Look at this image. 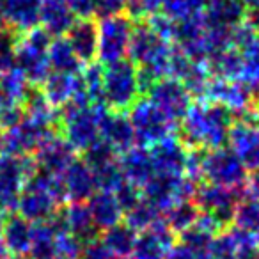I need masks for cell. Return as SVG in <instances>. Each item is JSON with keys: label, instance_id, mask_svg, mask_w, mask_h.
<instances>
[{"label": "cell", "instance_id": "cell-42", "mask_svg": "<svg viewBox=\"0 0 259 259\" xmlns=\"http://www.w3.org/2000/svg\"><path fill=\"white\" fill-rule=\"evenodd\" d=\"M11 259H34V257H32V255H25V254H23V255H13Z\"/></svg>", "mask_w": 259, "mask_h": 259}, {"label": "cell", "instance_id": "cell-20", "mask_svg": "<svg viewBox=\"0 0 259 259\" xmlns=\"http://www.w3.org/2000/svg\"><path fill=\"white\" fill-rule=\"evenodd\" d=\"M0 236L6 250L13 255H23L30 250L32 240V222L23 219L20 213H11L0 226Z\"/></svg>", "mask_w": 259, "mask_h": 259}, {"label": "cell", "instance_id": "cell-18", "mask_svg": "<svg viewBox=\"0 0 259 259\" xmlns=\"http://www.w3.org/2000/svg\"><path fill=\"white\" fill-rule=\"evenodd\" d=\"M41 2L43 0H4L2 2V22L8 23L16 34L29 32L39 25Z\"/></svg>", "mask_w": 259, "mask_h": 259}, {"label": "cell", "instance_id": "cell-1", "mask_svg": "<svg viewBox=\"0 0 259 259\" xmlns=\"http://www.w3.org/2000/svg\"><path fill=\"white\" fill-rule=\"evenodd\" d=\"M233 110L224 103L197 100L176 126L178 141L187 151H206L227 146L233 126Z\"/></svg>", "mask_w": 259, "mask_h": 259}, {"label": "cell", "instance_id": "cell-29", "mask_svg": "<svg viewBox=\"0 0 259 259\" xmlns=\"http://www.w3.org/2000/svg\"><path fill=\"white\" fill-rule=\"evenodd\" d=\"M199 213L201 211L197 209V206L194 204L192 199H183V201L174 202V204L163 213V220H165V224L178 236L180 233H183L188 227L194 226Z\"/></svg>", "mask_w": 259, "mask_h": 259}, {"label": "cell", "instance_id": "cell-7", "mask_svg": "<svg viewBox=\"0 0 259 259\" xmlns=\"http://www.w3.org/2000/svg\"><path fill=\"white\" fill-rule=\"evenodd\" d=\"M98 62L110 64L128 54L130 37L135 22L128 15L107 16L98 18Z\"/></svg>", "mask_w": 259, "mask_h": 259}, {"label": "cell", "instance_id": "cell-44", "mask_svg": "<svg viewBox=\"0 0 259 259\" xmlns=\"http://www.w3.org/2000/svg\"><path fill=\"white\" fill-rule=\"evenodd\" d=\"M117 259H128V257H117Z\"/></svg>", "mask_w": 259, "mask_h": 259}, {"label": "cell", "instance_id": "cell-10", "mask_svg": "<svg viewBox=\"0 0 259 259\" xmlns=\"http://www.w3.org/2000/svg\"><path fill=\"white\" fill-rule=\"evenodd\" d=\"M178 236L172 233L162 217L155 220L148 229L137 234V241L132 250V259H163L176 245Z\"/></svg>", "mask_w": 259, "mask_h": 259}, {"label": "cell", "instance_id": "cell-43", "mask_svg": "<svg viewBox=\"0 0 259 259\" xmlns=\"http://www.w3.org/2000/svg\"><path fill=\"white\" fill-rule=\"evenodd\" d=\"M50 259H62V257H59V255H54V257H50Z\"/></svg>", "mask_w": 259, "mask_h": 259}, {"label": "cell", "instance_id": "cell-5", "mask_svg": "<svg viewBox=\"0 0 259 259\" xmlns=\"http://www.w3.org/2000/svg\"><path fill=\"white\" fill-rule=\"evenodd\" d=\"M245 194H247L245 185L238 188H231L202 181L195 187L192 201L197 206L199 211L213 217L220 229L226 231L233 226L236 206L245 197Z\"/></svg>", "mask_w": 259, "mask_h": 259}, {"label": "cell", "instance_id": "cell-17", "mask_svg": "<svg viewBox=\"0 0 259 259\" xmlns=\"http://www.w3.org/2000/svg\"><path fill=\"white\" fill-rule=\"evenodd\" d=\"M76 158V151L62 135H54L36 151V165L54 176H61Z\"/></svg>", "mask_w": 259, "mask_h": 259}, {"label": "cell", "instance_id": "cell-2", "mask_svg": "<svg viewBox=\"0 0 259 259\" xmlns=\"http://www.w3.org/2000/svg\"><path fill=\"white\" fill-rule=\"evenodd\" d=\"M101 64V62H100ZM101 89L105 108L110 112L128 114L142 96L137 66L130 59H119L110 64H101Z\"/></svg>", "mask_w": 259, "mask_h": 259}, {"label": "cell", "instance_id": "cell-8", "mask_svg": "<svg viewBox=\"0 0 259 259\" xmlns=\"http://www.w3.org/2000/svg\"><path fill=\"white\" fill-rule=\"evenodd\" d=\"M144 98H148L156 108L163 114V117L176 128L180 121L185 117L188 112L190 105L194 103V98L187 91V87L176 78L170 76H163V78L156 80L148 91H146Z\"/></svg>", "mask_w": 259, "mask_h": 259}, {"label": "cell", "instance_id": "cell-31", "mask_svg": "<svg viewBox=\"0 0 259 259\" xmlns=\"http://www.w3.org/2000/svg\"><path fill=\"white\" fill-rule=\"evenodd\" d=\"M243 59V73L241 80L250 87H259V36L240 50Z\"/></svg>", "mask_w": 259, "mask_h": 259}, {"label": "cell", "instance_id": "cell-9", "mask_svg": "<svg viewBox=\"0 0 259 259\" xmlns=\"http://www.w3.org/2000/svg\"><path fill=\"white\" fill-rule=\"evenodd\" d=\"M128 119L135 134V144L141 148H151L156 142L169 137L172 124L163 117V114L148 100L141 98L128 110Z\"/></svg>", "mask_w": 259, "mask_h": 259}, {"label": "cell", "instance_id": "cell-13", "mask_svg": "<svg viewBox=\"0 0 259 259\" xmlns=\"http://www.w3.org/2000/svg\"><path fill=\"white\" fill-rule=\"evenodd\" d=\"M227 146L236 153L248 174L259 172V126L234 122Z\"/></svg>", "mask_w": 259, "mask_h": 259}, {"label": "cell", "instance_id": "cell-14", "mask_svg": "<svg viewBox=\"0 0 259 259\" xmlns=\"http://www.w3.org/2000/svg\"><path fill=\"white\" fill-rule=\"evenodd\" d=\"M71 50L82 66L98 62V22L93 18H76L64 34Z\"/></svg>", "mask_w": 259, "mask_h": 259}, {"label": "cell", "instance_id": "cell-22", "mask_svg": "<svg viewBox=\"0 0 259 259\" xmlns=\"http://www.w3.org/2000/svg\"><path fill=\"white\" fill-rule=\"evenodd\" d=\"M76 16L64 0H43L39 23L52 37H61L75 23Z\"/></svg>", "mask_w": 259, "mask_h": 259}, {"label": "cell", "instance_id": "cell-3", "mask_svg": "<svg viewBox=\"0 0 259 259\" xmlns=\"http://www.w3.org/2000/svg\"><path fill=\"white\" fill-rule=\"evenodd\" d=\"M103 107H80L75 103H66L57 108L59 135L73 146L75 151L82 153L100 139V110Z\"/></svg>", "mask_w": 259, "mask_h": 259}, {"label": "cell", "instance_id": "cell-19", "mask_svg": "<svg viewBox=\"0 0 259 259\" xmlns=\"http://www.w3.org/2000/svg\"><path fill=\"white\" fill-rule=\"evenodd\" d=\"M247 9L240 0H206L202 20L204 27L234 29L245 20Z\"/></svg>", "mask_w": 259, "mask_h": 259}, {"label": "cell", "instance_id": "cell-26", "mask_svg": "<svg viewBox=\"0 0 259 259\" xmlns=\"http://www.w3.org/2000/svg\"><path fill=\"white\" fill-rule=\"evenodd\" d=\"M137 234L139 233L134 227H130L124 220H121L115 226L105 229L100 240L115 257H130L137 241Z\"/></svg>", "mask_w": 259, "mask_h": 259}, {"label": "cell", "instance_id": "cell-32", "mask_svg": "<svg viewBox=\"0 0 259 259\" xmlns=\"http://www.w3.org/2000/svg\"><path fill=\"white\" fill-rule=\"evenodd\" d=\"M158 217H162V215L156 211L155 206H151L144 197H142V201L139 202L134 209H130L128 213H124L122 220H124L130 227H134L137 233H141V231L148 229Z\"/></svg>", "mask_w": 259, "mask_h": 259}, {"label": "cell", "instance_id": "cell-27", "mask_svg": "<svg viewBox=\"0 0 259 259\" xmlns=\"http://www.w3.org/2000/svg\"><path fill=\"white\" fill-rule=\"evenodd\" d=\"M48 64L50 71L66 73V75H78L82 73V62L76 59L68 39L64 36L54 37L48 47Z\"/></svg>", "mask_w": 259, "mask_h": 259}, {"label": "cell", "instance_id": "cell-6", "mask_svg": "<svg viewBox=\"0 0 259 259\" xmlns=\"http://www.w3.org/2000/svg\"><path fill=\"white\" fill-rule=\"evenodd\" d=\"M201 178L206 183L238 188L247 183L248 172L236 153L229 146H222L202 151Z\"/></svg>", "mask_w": 259, "mask_h": 259}, {"label": "cell", "instance_id": "cell-15", "mask_svg": "<svg viewBox=\"0 0 259 259\" xmlns=\"http://www.w3.org/2000/svg\"><path fill=\"white\" fill-rule=\"evenodd\" d=\"M59 211H61V219L64 224V231L75 236L82 243V247L101 238V231L94 224L89 208H87V202L62 204Z\"/></svg>", "mask_w": 259, "mask_h": 259}, {"label": "cell", "instance_id": "cell-12", "mask_svg": "<svg viewBox=\"0 0 259 259\" xmlns=\"http://www.w3.org/2000/svg\"><path fill=\"white\" fill-rule=\"evenodd\" d=\"M61 180L66 192V199L69 202H87L98 192L93 170L83 162L82 156H76L69 163L68 169L61 174Z\"/></svg>", "mask_w": 259, "mask_h": 259}, {"label": "cell", "instance_id": "cell-30", "mask_svg": "<svg viewBox=\"0 0 259 259\" xmlns=\"http://www.w3.org/2000/svg\"><path fill=\"white\" fill-rule=\"evenodd\" d=\"M233 226L252 234L259 233V199L245 194L236 206Z\"/></svg>", "mask_w": 259, "mask_h": 259}, {"label": "cell", "instance_id": "cell-4", "mask_svg": "<svg viewBox=\"0 0 259 259\" xmlns=\"http://www.w3.org/2000/svg\"><path fill=\"white\" fill-rule=\"evenodd\" d=\"M52 39L54 37L43 27H34L29 32H23L18 36L15 62L20 68L18 71L25 76L29 83L41 85L50 73L48 47H50Z\"/></svg>", "mask_w": 259, "mask_h": 259}, {"label": "cell", "instance_id": "cell-11", "mask_svg": "<svg viewBox=\"0 0 259 259\" xmlns=\"http://www.w3.org/2000/svg\"><path fill=\"white\" fill-rule=\"evenodd\" d=\"M100 137L107 141L117 155H122L134 146H137L128 114L110 112L105 107L100 110Z\"/></svg>", "mask_w": 259, "mask_h": 259}, {"label": "cell", "instance_id": "cell-25", "mask_svg": "<svg viewBox=\"0 0 259 259\" xmlns=\"http://www.w3.org/2000/svg\"><path fill=\"white\" fill-rule=\"evenodd\" d=\"M75 80L76 75H66V73L57 71L48 73V76L41 83V91L52 108L57 110L71 101L73 93H75Z\"/></svg>", "mask_w": 259, "mask_h": 259}, {"label": "cell", "instance_id": "cell-39", "mask_svg": "<svg viewBox=\"0 0 259 259\" xmlns=\"http://www.w3.org/2000/svg\"><path fill=\"white\" fill-rule=\"evenodd\" d=\"M234 259H259V247L257 245H247L240 247L234 255Z\"/></svg>", "mask_w": 259, "mask_h": 259}, {"label": "cell", "instance_id": "cell-37", "mask_svg": "<svg viewBox=\"0 0 259 259\" xmlns=\"http://www.w3.org/2000/svg\"><path fill=\"white\" fill-rule=\"evenodd\" d=\"M128 0H93V15L98 18L121 15L126 11Z\"/></svg>", "mask_w": 259, "mask_h": 259}, {"label": "cell", "instance_id": "cell-21", "mask_svg": "<svg viewBox=\"0 0 259 259\" xmlns=\"http://www.w3.org/2000/svg\"><path fill=\"white\" fill-rule=\"evenodd\" d=\"M119 165H121L122 176L126 181L137 185V187H144L148 183L149 178L155 174L153 169V160L149 155L148 148H141V146H134L126 153L119 155Z\"/></svg>", "mask_w": 259, "mask_h": 259}, {"label": "cell", "instance_id": "cell-23", "mask_svg": "<svg viewBox=\"0 0 259 259\" xmlns=\"http://www.w3.org/2000/svg\"><path fill=\"white\" fill-rule=\"evenodd\" d=\"M87 208H89L91 217H93L94 224H96V227L101 233H103L105 229H108V227L119 224L122 220V217H124V213H122L114 192L98 190L96 194L87 201Z\"/></svg>", "mask_w": 259, "mask_h": 259}, {"label": "cell", "instance_id": "cell-36", "mask_svg": "<svg viewBox=\"0 0 259 259\" xmlns=\"http://www.w3.org/2000/svg\"><path fill=\"white\" fill-rule=\"evenodd\" d=\"M114 195L117 199L119 206H121L122 213H128L130 209H134L142 201V188L124 180L114 190Z\"/></svg>", "mask_w": 259, "mask_h": 259}, {"label": "cell", "instance_id": "cell-16", "mask_svg": "<svg viewBox=\"0 0 259 259\" xmlns=\"http://www.w3.org/2000/svg\"><path fill=\"white\" fill-rule=\"evenodd\" d=\"M148 149L149 155H151L155 172L170 174V176H185L188 151L176 137L169 135V137L156 142L155 146Z\"/></svg>", "mask_w": 259, "mask_h": 259}, {"label": "cell", "instance_id": "cell-35", "mask_svg": "<svg viewBox=\"0 0 259 259\" xmlns=\"http://www.w3.org/2000/svg\"><path fill=\"white\" fill-rule=\"evenodd\" d=\"M238 241L234 238L233 231H220L213 236L211 243L208 247V259H234L238 252Z\"/></svg>", "mask_w": 259, "mask_h": 259}, {"label": "cell", "instance_id": "cell-38", "mask_svg": "<svg viewBox=\"0 0 259 259\" xmlns=\"http://www.w3.org/2000/svg\"><path fill=\"white\" fill-rule=\"evenodd\" d=\"M78 259H117L107 247L103 245L101 240H96L93 243L83 245L82 254H80Z\"/></svg>", "mask_w": 259, "mask_h": 259}, {"label": "cell", "instance_id": "cell-24", "mask_svg": "<svg viewBox=\"0 0 259 259\" xmlns=\"http://www.w3.org/2000/svg\"><path fill=\"white\" fill-rule=\"evenodd\" d=\"M204 66L208 75L219 80H238L243 73V59L240 50H236L234 47L208 55Z\"/></svg>", "mask_w": 259, "mask_h": 259}, {"label": "cell", "instance_id": "cell-41", "mask_svg": "<svg viewBox=\"0 0 259 259\" xmlns=\"http://www.w3.org/2000/svg\"><path fill=\"white\" fill-rule=\"evenodd\" d=\"M247 11H259V0H240Z\"/></svg>", "mask_w": 259, "mask_h": 259}, {"label": "cell", "instance_id": "cell-33", "mask_svg": "<svg viewBox=\"0 0 259 259\" xmlns=\"http://www.w3.org/2000/svg\"><path fill=\"white\" fill-rule=\"evenodd\" d=\"M117 158H119V155L115 153V149L101 137L96 139L89 148L82 151V160L91 169H96V167H101L108 162H114V160H117Z\"/></svg>", "mask_w": 259, "mask_h": 259}, {"label": "cell", "instance_id": "cell-40", "mask_svg": "<svg viewBox=\"0 0 259 259\" xmlns=\"http://www.w3.org/2000/svg\"><path fill=\"white\" fill-rule=\"evenodd\" d=\"M163 259H194V257H192V255L188 254V252L185 250V248L181 247L180 243H176L169 252H167Z\"/></svg>", "mask_w": 259, "mask_h": 259}, {"label": "cell", "instance_id": "cell-28", "mask_svg": "<svg viewBox=\"0 0 259 259\" xmlns=\"http://www.w3.org/2000/svg\"><path fill=\"white\" fill-rule=\"evenodd\" d=\"M57 231L50 222L32 224V240H30V255L34 259H50L57 255Z\"/></svg>", "mask_w": 259, "mask_h": 259}, {"label": "cell", "instance_id": "cell-34", "mask_svg": "<svg viewBox=\"0 0 259 259\" xmlns=\"http://www.w3.org/2000/svg\"><path fill=\"white\" fill-rule=\"evenodd\" d=\"M91 170H93L94 180H96L98 190L114 192L115 188L124 181L121 165H119V158L114 160V162L105 163V165H101V167H96V169H91Z\"/></svg>", "mask_w": 259, "mask_h": 259}]
</instances>
